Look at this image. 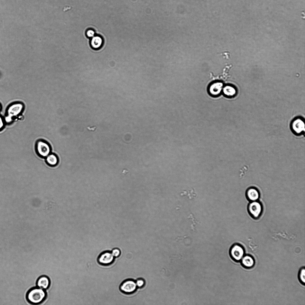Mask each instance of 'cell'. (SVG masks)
<instances>
[{
  "label": "cell",
  "mask_w": 305,
  "mask_h": 305,
  "mask_svg": "<svg viewBox=\"0 0 305 305\" xmlns=\"http://www.w3.org/2000/svg\"><path fill=\"white\" fill-rule=\"evenodd\" d=\"M223 83L220 81H217L212 83L208 88V91L210 95L213 97L219 96L222 91Z\"/></svg>",
  "instance_id": "obj_8"
},
{
  "label": "cell",
  "mask_w": 305,
  "mask_h": 305,
  "mask_svg": "<svg viewBox=\"0 0 305 305\" xmlns=\"http://www.w3.org/2000/svg\"><path fill=\"white\" fill-rule=\"evenodd\" d=\"M46 161L49 166H55L58 163V159L56 155L50 153L46 157Z\"/></svg>",
  "instance_id": "obj_15"
},
{
  "label": "cell",
  "mask_w": 305,
  "mask_h": 305,
  "mask_svg": "<svg viewBox=\"0 0 305 305\" xmlns=\"http://www.w3.org/2000/svg\"><path fill=\"white\" fill-rule=\"evenodd\" d=\"M46 294L45 290L38 287L30 289L27 292L26 298L28 301L34 304L42 303L46 298Z\"/></svg>",
  "instance_id": "obj_1"
},
{
  "label": "cell",
  "mask_w": 305,
  "mask_h": 305,
  "mask_svg": "<svg viewBox=\"0 0 305 305\" xmlns=\"http://www.w3.org/2000/svg\"><path fill=\"white\" fill-rule=\"evenodd\" d=\"M231 258L236 262L240 261L245 255V250L240 244L235 243L231 246L229 250Z\"/></svg>",
  "instance_id": "obj_2"
},
{
  "label": "cell",
  "mask_w": 305,
  "mask_h": 305,
  "mask_svg": "<svg viewBox=\"0 0 305 305\" xmlns=\"http://www.w3.org/2000/svg\"><path fill=\"white\" fill-rule=\"evenodd\" d=\"M240 261L242 265L246 268L252 267L255 263L253 258L251 256L248 255H244Z\"/></svg>",
  "instance_id": "obj_12"
},
{
  "label": "cell",
  "mask_w": 305,
  "mask_h": 305,
  "mask_svg": "<svg viewBox=\"0 0 305 305\" xmlns=\"http://www.w3.org/2000/svg\"><path fill=\"white\" fill-rule=\"evenodd\" d=\"M111 252L112 254L115 258L119 257L121 253L120 250L117 248L113 249Z\"/></svg>",
  "instance_id": "obj_17"
},
{
  "label": "cell",
  "mask_w": 305,
  "mask_h": 305,
  "mask_svg": "<svg viewBox=\"0 0 305 305\" xmlns=\"http://www.w3.org/2000/svg\"><path fill=\"white\" fill-rule=\"evenodd\" d=\"M299 278L300 282L304 284L305 282V269L304 267L302 268L299 271Z\"/></svg>",
  "instance_id": "obj_16"
},
{
  "label": "cell",
  "mask_w": 305,
  "mask_h": 305,
  "mask_svg": "<svg viewBox=\"0 0 305 305\" xmlns=\"http://www.w3.org/2000/svg\"><path fill=\"white\" fill-rule=\"evenodd\" d=\"M50 280L49 278L46 276H40L36 282L37 287L44 290L47 289L50 284Z\"/></svg>",
  "instance_id": "obj_11"
},
{
  "label": "cell",
  "mask_w": 305,
  "mask_h": 305,
  "mask_svg": "<svg viewBox=\"0 0 305 305\" xmlns=\"http://www.w3.org/2000/svg\"><path fill=\"white\" fill-rule=\"evenodd\" d=\"M36 150L40 157L46 158L51 151V148L48 143L43 140H38L36 144Z\"/></svg>",
  "instance_id": "obj_5"
},
{
  "label": "cell",
  "mask_w": 305,
  "mask_h": 305,
  "mask_svg": "<svg viewBox=\"0 0 305 305\" xmlns=\"http://www.w3.org/2000/svg\"><path fill=\"white\" fill-rule=\"evenodd\" d=\"M222 92L225 96L231 97L235 96L236 93V90L233 86L226 85L223 86Z\"/></svg>",
  "instance_id": "obj_14"
},
{
  "label": "cell",
  "mask_w": 305,
  "mask_h": 305,
  "mask_svg": "<svg viewBox=\"0 0 305 305\" xmlns=\"http://www.w3.org/2000/svg\"><path fill=\"white\" fill-rule=\"evenodd\" d=\"M290 127L292 133L296 135H300L304 133V123L303 121L300 118H297L293 121L291 124Z\"/></svg>",
  "instance_id": "obj_6"
},
{
  "label": "cell",
  "mask_w": 305,
  "mask_h": 305,
  "mask_svg": "<svg viewBox=\"0 0 305 305\" xmlns=\"http://www.w3.org/2000/svg\"><path fill=\"white\" fill-rule=\"evenodd\" d=\"M94 31L92 29H88L86 32V35L87 37L92 38L95 35Z\"/></svg>",
  "instance_id": "obj_18"
},
{
  "label": "cell",
  "mask_w": 305,
  "mask_h": 305,
  "mask_svg": "<svg viewBox=\"0 0 305 305\" xmlns=\"http://www.w3.org/2000/svg\"><path fill=\"white\" fill-rule=\"evenodd\" d=\"M23 108V104L20 103H16L10 105L7 109V115L5 119L6 121L10 122L13 117L18 115L22 112Z\"/></svg>",
  "instance_id": "obj_4"
},
{
  "label": "cell",
  "mask_w": 305,
  "mask_h": 305,
  "mask_svg": "<svg viewBox=\"0 0 305 305\" xmlns=\"http://www.w3.org/2000/svg\"><path fill=\"white\" fill-rule=\"evenodd\" d=\"M1 104H0V111L1 110Z\"/></svg>",
  "instance_id": "obj_22"
},
{
  "label": "cell",
  "mask_w": 305,
  "mask_h": 305,
  "mask_svg": "<svg viewBox=\"0 0 305 305\" xmlns=\"http://www.w3.org/2000/svg\"><path fill=\"white\" fill-rule=\"evenodd\" d=\"M248 211L251 217L254 219H257L262 214V206L261 203L257 201L251 202L248 205Z\"/></svg>",
  "instance_id": "obj_3"
},
{
  "label": "cell",
  "mask_w": 305,
  "mask_h": 305,
  "mask_svg": "<svg viewBox=\"0 0 305 305\" xmlns=\"http://www.w3.org/2000/svg\"><path fill=\"white\" fill-rule=\"evenodd\" d=\"M137 286L136 283L132 280H127L124 281L120 286V289L125 293H131L136 290Z\"/></svg>",
  "instance_id": "obj_9"
},
{
  "label": "cell",
  "mask_w": 305,
  "mask_h": 305,
  "mask_svg": "<svg viewBox=\"0 0 305 305\" xmlns=\"http://www.w3.org/2000/svg\"><path fill=\"white\" fill-rule=\"evenodd\" d=\"M4 126V122L2 117L0 115V131L2 130Z\"/></svg>",
  "instance_id": "obj_20"
},
{
  "label": "cell",
  "mask_w": 305,
  "mask_h": 305,
  "mask_svg": "<svg viewBox=\"0 0 305 305\" xmlns=\"http://www.w3.org/2000/svg\"><path fill=\"white\" fill-rule=\"evenodd\" d=\"M103 43V39L101 37L98 35H95L91 38L90 45L93 48L98 49L102 46Z\"/></svg>",
  "instance_id": "obj_13"
},
{
  "label": "cell",
  "mask_w": 305,
  "mask_h": 305,
  "mask_svg": "<svg viewBox=\"0 0 305 305\" xmlns=\"http://www.w3.org/2000/svg\"><path fill=\"white\" fill-rule=\"evenodd\" d=\"M136 283L137 286L139 287H141L144 284V281L142 279H139L137 280Z\"/></svg>",
  "instance_id": "obj_19"
},
{
  "label": "cell",
  "mask_w": 305,
  "mask_h": 305,
  "mask_svg": "<svg viewBox=\"0 0 305 305\" xmlns=\"http://www.w3.org/2000/svg\"><path fill=\"white\" fill-rule=\"evenodd\" d=\"M220 54L222 55L223 56L226 57H229L230 56V52L228 51H225L224 52H221V53H219Z\"/></svg>",
  "instance_id": "obj_21"
},
{
  "label": "cell",
  "mask_w": 305,
  "mask_h": 305,
  "mask_svg": "<svg viewBox=\"0 0 305 305\" xmlns=\"http://www.w3.org/2000/svg\"><path fill=\"white\" fill-rule=\"evenodd\" d=\"M114 258L111 251H105L99 254L98 257L97 261L101 265L107 266L113 263Z\"/></svg>",
  "instance_id": "obj_7"
},
{
  "label": "cell",
  "mask_w": 305,
  "mask_h": 305,
  "mask_svg": "<svg viewBox=\"0 0 305 305\" xmlns=\"http://www.w3.org/2000/svg\"><path fill=\"white\" fill-rule=\"evenodd\" d=\"M245 195L247 199L250 202L257 201L260 196L259 191L254 187L248 188L246 191Z\"/></svg>",
  "instance_id": "obj_10"
}]
</instances>
